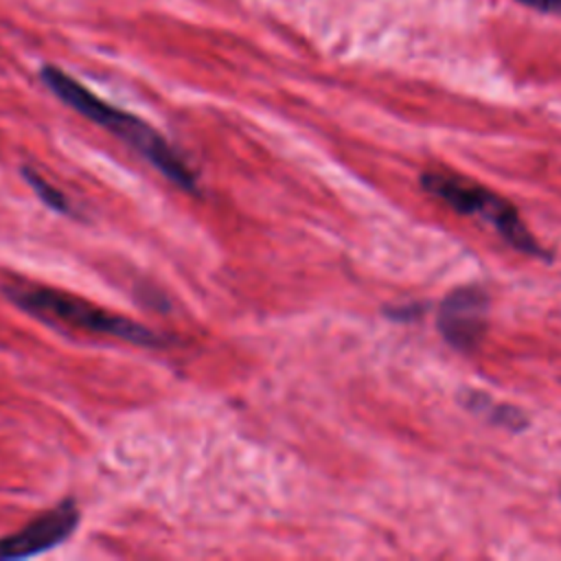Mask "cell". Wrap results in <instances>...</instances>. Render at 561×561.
<instances>
[{"label": "cell", "mask_w": 561, "mask_h": 561, "mask_svg": "<svg viewBox=\"0 0 561 561\" xmlns=\"http://www.w3.org/2000/svg\"><path fill=\"white\" fill-rule=\"evenodd\" d=\"M79 506L72 497L61 500L50 511L37 515L18 533L0 537V561L2 559H26L48 552L64 543L79 526Z\"/></svg>", "instance_id": "obj_4"}, {"label": "cell", "mask_w": 561, "mask_h": 561, "mask_svg": "<svg viewBox=\"0 0 561 561\" xmlns=\"http://www.w3.org/2000/svg\"><path fill=\"white\" fill-rule=\"evenodd\" d=\"M517 2L543 13H561V0H517Z\"/></svg>", "instance_id": "obj_8"}, {"label": "cell", "mask_w": 561, "mask_h": 561, "mask_svg": "<svg viewBox=\"0 0 561 561\" xmlns=\"http://www.w3.org/2000/svg\"><path fill=\"white\" fill-rule=\"evenodd\" d=\"M465 405L471 408V410H476V412L486 414L493 423L504 425V427H508V430H522V427L526 425V419H524V414H522L517 408L495 403V401H491V399H486V397H482V394H478V392H471Z\"/></svg>", "instance_id": "obj_6"}, {"label": "cell", "mask_w": 561, "mask_h": 561, "mask_svg": "<svg viewBox=\"0 0 561 561\" xmlns=\"http://www.w3.org/2000/svg\"><path fill=\"white\" fill-rule=\"evenodd\" d=\"M423 307H419V305H414V307H399V309H386V313L390 316V318H399V320H408V318H412V313H419Z\"/></svg>", "instance_id": "obj_9"}, {"label": "cell", "mask_w": 561, "mask_h": 561, "mask_svg": "<svg viewBox=\"0 0 561 561\" xmlns=\"http://www.w3.org/2000/svg\"><path fill=\"white\" fill-rule=\"evenodd\" d=\"M39 77L57 99H61L72 110H77L92 123L101 125L110 134L125 140L173 184L186 191H197L195 173L186 167L182 156L167 142V138L158 134L149 123H145L136 114H129L125 110H118L105 103L94 92H90L83 83H79L57 66H50V64L42 66Z\"/></svg>", "instance_id": "obj_1"}, {"label": "cell", "mask_w": 561, "mask_h": 561, "mask_svg": "<svg viewBox=\"0 0 561 561\" xmlns=\"http://www.w3.org/2000/svg\"><path fill=\"white\" fill-rule=\"evenodd\" d=\"M489 296L480 287H458L445 296L438 309V329L443 337L462 351H471L486 327Z\"/></svg>", "instance_id": "obj_5"}, {"label": "cell", "mask_w": 561, "mask_h": 561, "mask_svg": "<svg viewBox=\"0 0 561 561\" xmlns=\"http://www.w3.org/2000/svg\"><path fill=\"white\" fill-rule=\"evenodd\" d=\"M22 175H24V180L33 186V191H37V197H39L46 206H50L53 210L64 213V215H70V213H72V206H70V202H68V197H66L59 188H55L44 175H39V173L33 171L31 167H22Z\"/></svg>", "instance_id": "obj_7"}, {"label": "cell", "mask_w": 561, "mask_h": 561, "mask_svg": "<svg viewBox=\"0 0 561 561\" xmlns=\"http://www.w3.org/2000/svg\"><path fill=\"white\" fill-rule=\"evenodd\" d=\"M421 184L427 193L451 206L456 213L462 215H478L493 224V228L517 250L526 254L543 256V250L537 245V241L528 234L526 226L517 217L515 208L497 197L495 193L471 184L458 175H449L443 171H425L421 175Z\"/></svg>", "instance_id": "obj_3"}, {"label": "cell", "mask_w": 561, "mask_h": 561, "mask_svg": "<svg viewBox=\"0 0 561 561\" xmlns=\"http://www.w3.org/2000/svg\"><path fill=\"white\" fill-rule=\"evenodd\" d=\"M7 300L18 305L20 309L28 311L31 316L50 322V324H66L72 329L118 337L140 346H164L167 340L151 331L149 327L112 313L99 305H92L83 298H77L68 291H59L53 287L42 285H26L13 283L2 287Z\"/></svg>", "instance_id": "obj_2"}]
</instances>
